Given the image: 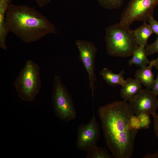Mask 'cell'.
<instances>
[{
  "label": "cell",
  "instance_id": "obj_1",
  "mask_svg": "<svg viewBox=\"0 0 158 158\" xmlns=\"http://www.w3.org/2000/svg\"><path fill=\"white\" fill-rule=\"evenodd\" d=\"M101 127L107 147L115 158H129L133 154L138 131L130 125L134 115L129 103L115 101L100 107L98 110Z\"/></svg>",
  "mask_w": 158,
  "mask_h": 158
},
{
  "label": "cell",
  "instance_id": "obj_6",
  "mask_svg": "<svg viewBox=\"0 0 158 158\" xmlns=\"http://www.w3.org/2000/svg\"><path fill=\"white\" fill-rule=\"evenodd\" d=\"M158 0H130L121 15L119 23L130 26L137 21L147 20L150 16H153Z\"/></svg>",
  "mask_w": 158,
  "mask_h": 158
},
{
  "label": "cell",
  "instance_id": "obj_7",
  "mask_svg": "<svg viewBox=\"0 0 158 158\" xmlns=\"http://www.w3.org/2000/svg\"><path fill=\"white\" fill-rule=\"evenodd\" d=\"M75 44L79 51V59L88 74L89 86L93 98L96 80L95 62L97 48L93 42L84 40H78Z\"/></svg>",
  "mask_w": 158,
  "mask_h": 158
},
{
  "label": "cell",
  "instance_id": "obj_12",
  "mask_svg": "<svg viewBox=\"0 0 158 158\" xmlns=\"http://www.w3.org/2000/svg\"><path fill=\"white\" fill-rule=\"evenodd\" d=\"M124 71H121L118 74H115L109 69L103 68L99 72V74L107 83L112 86L117 85L122 86L125 82L124 78Z\"/></svg>",
  "mask_w": 158,
  "mask_h": 158
},
{
  "label": "cell",
  "instance_id": "obj_21",
  "mask_svg": "<svg viewBox=\"0 0 158 158\" xmlns=\"http://www.w3.org/2000/svg\"><path fill=\"white\" fill-rule=\"evenodd\" d=\"M147 21L153 32L158 37V21L154 19L153 16H150Z\"/></svg>",
  "mask_w": 158,
  "mask_h": 158
},
{
  "label": "cell",
  "instance_id": "obj_4",
  "mask_svg": "<svg viewBox=\"0 0 158 158\" xmlns=\"http://www.w3.org/2000/svg\"><path fill=\"white\" fill-rule=\"evenodd\" d=\"M14 85L20 99L27 102L33 101L42 87L39 65L32 60H27Z\"/></svg>",
  "mask_w": 158,
  "mask_h": 158
},
{
  "label": "cell",
  "instance_id": "obj_11",
  "mask_svg": "<svg viewBox=\"0 0 158 158\" xmlns=\"http://www.w3.org/2000/svg\"><path fill=\"white\" fill-rule=\"evenodd\" d=\"M154 60L150 61L147 66L140 67L135 72V78L138 79L146 88L151 89L155 79L152 68L154 66Z\"/></svg>",
  "mask_w": 158,
  "mask_h": 158
},
{
  "label": "cell",
  "instance_id": "obj_25",
  "mask_svg": "<svg viewBox=\"0 0 158 158\" xmlns=\"http://www.w3.org/2000/svg\"><path fill=\"white\" fill-rule=\"evenodd\" d=\"M144 158H158V154H147L144 156Z\"/></svg>",
  "mask_w": 158,
  "mask_h": 158
},
{
  "label": "cell",
  "instance_id": "obj_5",
  "mask_svg": "<svg viewBox=\"0 0 158 158\" xmlns=\"http://www.w3.org/2000/svg\"><path fill=\"white\" fill-rule=\"evenodd\" d=\"M54 112L61 120L67 122L74 120L76 112L71 95L61 81L60 76L54 75L52 94Z\"/></svg>",
  "mask_w": 158,
  "mask_h": 158
},
{
  "label": "cell",
  "instance_id": "obj_9",
  "mask_svg": "<svg viewBox=\"0 0 158 158\" xmlns=\"http://www.w3.org/2000/svg\"><path fill=\"white\" fill-rule=\"evenodd\" d=\"M157 95L152 90L142 89L129 103L134 115L144 112L152 116L158 108Z\"/></svg>",
  "mask_w": 158,
  "mask_h": 158
},
{
  "label": "cell",
  "instance_id": "obj_20",
  "mask_svg": "<svg viewBox=\"0 0 158 158\" xmlns=\"http://www.w3.org/2000/svg\"><path fill=\"white\" fill-rule=\"evenodd\" d=\"M129 123L130 127L133 130L138 131L141 129L140 120L137 115H133L132 116Z\"/></svg>",
  "mask_w": 158,
  "mask_h": 158
},
{
  "label": "cell",
  "instance_id": "obj_15",
  "mask_svg": "<svg viewBox=\"0 0 158 158\" xmlns=\"http://www.w3.org/2000/svg\"><path fill=\"white\" fill-rule=\"evenodd\" d=\"M87 158H111L112 156L104 148L96 145L87 152Z\"/></svg>",
  "mask_w": 158,
  "mask_h": 158
},
{
  "label": "cell",
  "instance_id": "obj_22",
  "mask_svg": "<svg viewBox=\"0 0 158 158\" xmlns=\"http://www.w3.org/2000/svg\"><path fill=\"white\" fill-rule=\"evenodd\" d=\"M154 119V130L158 140V114L157 113L152 116Z\"/></svg>",
  "mask_w": 158,
  "mask_h": 158
},
{
  "label": "cell",
  "instance_id": "obj_14",
  "mask_svg": "<svg viewBox=\"0 0 158 158\" xmlns=\"http://www.w3.org/2000/svg\"><path fill=\"white\" fill-rule=\"evenodd\" d=\"M132 56V58L128 62V64L130 66L135 65L141 67L147 66L150 62L147 58L144 47L139 45Z\"/></svg>",
  "mask_w": 158,
  "mask_h": 158
},
{
  "label": "cell",
  "instance_id": "obj_23",
  "mask_svg": "<svg viewBox=\"0 0 158 158\" xmlns=\"http://www.w3.org/2000/svg\"><path fill=\"white\" fill-rule=\"evenodd\" d=\"M40 7H43L49 3L51 0H34Z\"/></svg>",
  "mask_w": 158,
  "mask_h": 158
},
{
  "label": "cell",
  "instance_id": "obj_3",
  "mask_svg": "<svg viewBox=\"0 0 158 158\" xmlns=\"http://www.w3.org/2000/svg\"><path fill=\"white\" fill-rule=\"evenodd\" d=\"M105 40L107 53L114 57H126L132 56L139 46L130 26L119 23L106 29Z\"/></svg>",
  "mask_w": 158,
  "mask_h": 158
},
{
  "label": "cell",
  "instance_id": "obj_24",
  "mask_svg": "<svg viewBox=\"0 0 158 158\" xmlns=\"http://www.w3.org/2000/svg\"><path fill=\"white\" fill-rule=\"evenodd\" d=\"M151 90L156 94L157 95H158V74H157L156 79H155Z\"/></svg>",
  "mask_w": 158,
  "mask_h": 158
},
{
  "label": "cell",
  "instance_id": "obj_18",
  "mask_svg": "<svg viewBox=\"0 0 158 158\" xmlns=\"http://www.w3.org/2000/svg\"><path fill=\"white\" fill-rule=\"evenodd\" d=\"M13 0H0V20L4 21L5 20L7 10L12 4Z\"/></svg>",
  "mask_w": 158,
  "mask_h": 158
},
{
  "label": "cell",
  "instance_id": "obj_10",
  "mask_svg": "<svg viewBox=\"0 0 158 158\" xmlns=\"http://www.w3.org/2000/svg\"><path fill=\"white\" fill-rule=\"evenodd\" d=\"M142 89V84L138 79L129 78L122 86L120 95L124 100L130 102Z\"/></svg>",
  "mask_w": 158,
  "mask_h": 158
},
{
  "label": "cell",
  "instance_id": "obj_13",
  "mask_svg": "<svg viewBox=\"0 0 158 158\" xmlns=\"http://www.w3.org/2000/svg\"><path fill=\"white\" fill-rule=\"evenodd\" d=\"M134 37L138 45L145 47L147 45L148 38L153 33L149 24L146 21L135 30H133Z\"/></svg>",
  "mask_w": 158,
  "mask_h": 158
},
{
  "label": "cell",
  "instance_id": "obj_16",
  "mask_svg": "<svg viewBox=\"0 0 158 158\" xmlns=\"http://www.w3.org/2000/svg\"><path fill=\"white\" fill-rule=\"evenodd\" d=\"M104 8L109 9L119 8L122 5L124 0H97Z\"/></svg>",
  "mask_w": 158,
  "mask_h": 158
},
{
  "label": "cell",
  "instance_id": "obj_17",
  "mask_svg": "<svg viewBox=\"0 0 158 158\" xmlns=\"http://www.w3.org/2000/svg\"><path fill=\"white\" fill-rule=\"evenodd\" d=\"M137 115L140 120L141 128L146 129L149 128L151 122L150 115L146 113L142 112Z\"/></svg>",
  "mask_w": 158,
  "mask_h": 158
},
{
  "label": "cell",
  "instance_id": "obj_8",
  "mask_svg": "<svg viewBox=\"0 0 158 158\" xmlns=\"http://www.w3.org/2000/svg\"><path fill=\"white\" fill-rule=\"evenodd\" d=\"M100 135L99 124L93 115L88 123L78 126L76 142L77 147L81 150L87 152L97 145Z\"/></svg>",
  "mask_w": 158,
  "mask_h": 158
},
{
  "label": "cell",
  "instance_id": "obj_2",
  "mask_svg": "<svg viewBox=\"0 0 158 158\" xmlns=\"http://www.w3.org/2000/svg\"><path fill=\"white\" fill-rule=\"evenodd\" d=\"M5 22L8 31L26 43L36 42L56 30L46 17L25 5L11 4L6 12Z\"/></svg>",
  "mask_w": 158,
  "mask_h": 158
},
{
  "label": "cell",
  "instance_id": "obj_26",
  "mask_svg": "<svg viewBox=\"0 0 158 158\" xmlns=\"http://www.w3.org/2000/svg\"><path fill=\"white\" fill-rule=\"evenodd\" d=\"M154 66L158 70V57L156 59H154Z\"/></svg>",
  "mask_w": 158,
  "mask_h": 158
},
{
  "label": "cell",
  "instance_id": "obj_19",
  "mask_svg": "<svg viewBox=\"0 0 158 158\" xmlns=\"http://www.w3.org/2000/svg\"><path fill=\"white\" fill-rule=\"evenodd\" d=\"M145 49L147 56L158 53V37L153 43L147 44L145 47Z\"/></svg>",
  "mask_w": 158,
  "mask_h": 158
}]
</instances>
